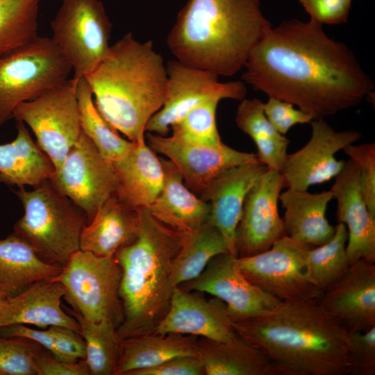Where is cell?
I'll list each match as a JSON object with an SVG mask.
<instances>
[{
  "label": "cell",
  "mask_w": 375,
  "mask_h": 375,
  "mask_svg": "<svg viewBox=\"0 0 375 375\" xmlns=\"http://www.w3.org/2000/svg\"><path fill=\"white\" fill-rule=\"evenodd\" d=\"M244 68L242 80L255 90L290 102L314 119L359 105L374 89L347 45L312 19L272 27Z\"/></svg>",
  "instance_id": "cell-1"
},
{
  "label": "cell",
  "mask_w": 375,
  "mask_h": 375,
  "mask_svg": "<svg viewBox=\"0 0 375 375\" xmlns=\"http://www.w3.org/2000/svg\"><path fill=\"white\" fill-rule=\"evenodd\" d=\"M233 325L268 358L276 375L348 374L349 332L319 301H280Z\"/></svg>",
  "instance_id": "cell-2"
},
{
  "label": "cell",
  "mask_w": 375,
  "mask_h": 375,
  "mask_svg": "<svg viewBox=\"0 0 375 375\" xmlns=\"http://www.w3.org/2000/svg\"><path fill=\"white\" fill-rule=\"evenodd\" d=\"M272 27L260 0H188L167 44L181 63L231 76L244 68L251 50Z\"/></svg>",
  "instance_id": "cell-3"
},
{
  "label": "cell",
  "mask_w": 375,
  "mask_h": 375,
  "mask_svg": "<svg viewBox=\"0 0 375 375\" xmlns=\"http://www.w3.org/2000/svg\"><path fill=\"white\" fill-rule=\"evenodd\" d=\"M84 78L106 120L128 140L145 141L147 124L162 107L167 84L166 65L152 41L126 33Z\"/></svg>",
  "instance_id": "cell-4"
},
{
  "label": "cell",
  "mask_w": 375,
  "mask_h": 375,
  "mask_svg": "<svg viewBox=\"0 0 375 375\" xmlns=\"http://www.w3.org/2000/svg\"><path fill=\"white\" fill-rule=\"evenodd\" d=\"M183 236L142 208L138 238L114 256L122 270L119 297L124 318L117 328L121 340L153 333L165 315L175 288L173 264Z\"/></svg>",
  "instance_id": "cell-5"
},
{
  "label": "cell",
  "mask_w": 375,
  "mask_h": 375,
  "mask_svg": "<svg viewBox=\"0 0 375 375\" xmlns=\"http://www.w3.org/2000/svg\"><path fill=\"white\" fill-rule=\"evenodd\" d=\"M13 192L24 208L13 233L44 262L63 267L81 249V235L88 223L86 215L50 178L30 191L20 187Z\"/></svg>",
  "instance_id": "cell-6"
},
{
  "label": "cell",
  "mask_w": 375,
  "mask_h": 375,
  "mask_svg": "<svg viewBox=\"0 0 375 375\" xmlns=\"http://www.w3.org/2000/svg\"><path fill=\"white\" fill-rule=\"evenodd\" d=\"M72 67L51 38L38 35L0 56V126L15 108L65 81Z\"/></svg>",
  "instance_id": "cell-7"
},
{
  "label": "cell",
  "mask_w": 375,
  "mask_h": 375,
  "mask_svg": "<svg viewBox=\"0 0 375 375\" xmlns=\"http://www.w3.org/2000/svg\"><path fill=\"white\" fill-rule=\"evenodd\" d=\"M122 270L115 257L79 250L53 279L62 283L63 298L83 318L111 320L117 326L124 315L119 297Z\"/></svg>",
  "instance_id": "cell-8"
},
{
  "label": "cell",
  "mask_w": 375,
  "mask_h": 375,
  "mask_svg": "<svg viewBox=\"0 0 375 375\" xmlns=\"http://www.w3.org/2000/svg\"><path fill=\"white\" fill-rule=\"evenodd\" d=\"M51 37L77 81L108 55L112 24L100 0H62L50 24Z\"/></svg>",
  "instance_id": "cell-9"
},
{
  "label": "cell",
  "mask_w": 375,
  "mask_h": 375,
  "mask_svg": "<svg viewBox=\"0 0 375 375\" xmlns=\"http://www.w3.org/2000/svg\"><path fill=\"white\" fill-rule=\"evenodd\" d=\"M12 118L30 127L36 144L57 170L81 133L76 81L67 79L21 103Z\"/></svg>",
  "instance_id": "cell-10"
},
{
  "label": "cell",
  "mask_w": 375,
  "mask_h": 375,
  "mask_svg": "<svg viewBox=\"0 0 375 375\" xmlns=\"http://www.w3.org/2000/svg\"><path fill=\"white\" fill-rule=\"evenodd\" d=\"M312 247L285 235L269 249L235 257L234 263L251 283L281 301H319L323 292L312 281L306 262Z\"/></svg>",
  "instance_id": "cell-11"
},
{
  "label": "cell",
  "mask_w": 375,
  "mask_h": 375,
  "mask_svg": "<svg viewBox=\"0 0 375 375\" xmlns=\"http://www.w3.org/2000/svg\"><path fill=\"white\" fill-rule=\"evenodd\" d=\"M50 179L85 213L88 222L101 204L117 193V178L112 163L100 153L82 131Z\"/></svg>",
  "instance_id": "cell-12"
},
{
  "label": "cell",
  "mask_w": 375,
  "mask_h": 375,
  "mask_svg": "<svg viewBox=\"0 0 375 375\" xmlns=\"http://www.w3.org/2000/svg\"><path fill=\"white\" fill-rule=\"evenodd\" d=\"M167 94L162 107L149 120L146 132L165 136L171 126L203 101L215 95L241 101L247 94L242 81L221 83L210 72L172 60L166 65Z\"/></svg>",
  "instance_id": "cell-13"
},
{
  "label": "cell",
  "mask_w": 375,
  "mask_h": 375,
  "mask_svg": "<svg viewBox=\"0 0 375 375\" xmlns=\"http://www.w3.org/2000/svg\"><path fill=\"white\" fill-rule=\"evenodd\" d=\"M310 124V140L298 151L288 153L280 171L287 188L308 190L311 185L334 178L346 162L338 160L335 153L362 138L358 131H335L324 119Z\"/></svg>",
  "instance_id": "cell-14"
},
{
  "label": "cell",
  "mask_w": 375,
  "mask_h": 375,
  "mask_svg": "<svg viewBox=\"0 0 375 375\" xmlns=\"http://www.w3.org/2000/svg\"><path fill=\"white\" fill-rule=\"evenodd\" d=\"M145 138L156 153L164 155L176 166L185 185L199 197L222 172L258 161L256 153L236 150L223 142L208 146L150 132H146Z\"/></svg>",
  "instance_id": "cell-15"
},
{
  "label": "cell",
  "mask_w": 375,
  "mask_h": 375,
  "mask_svg": "<svg viewBox=\"0 0 375 375\" xmlns=\"http://www.w3.org/2000/svg\"><path fill=\"white\" fill-rule=\"evenodd\" d=\"M284 188L280 172L267 168L251 188L236 229L238 257L266 251L285 235L283 220L278 206Z\"/></svg>",
  "instance_id": "cell-16"
},
{
  "label": "cell",
  "mask_w": 375,
  "mask_h": 375,
  "mask_svg": "<svg viewBox=\"0 0 375 375\" xmlns=\"http://www.w3.org/2000/svg\"><path fill=\"white\" fill-rule=\"evenodd\" d=\"M235 258L230 253L219 254L197 277L178 286L220 299L233 322L262 314L281 301L251 283L236 267Z\"/></svg>",
  "instance_id": "cell-17"
},
{
  "label": "cell",
  "mask_w": 375,
  "mask_h": 375,
  "mask_svg": "<svg viewBox=\"0 0 375 375\" xmlns=\"http://www.w3.org/2000/svg\"><path fill=\"white\" fill-rule=\"evenodd\" d=\"M320 306L349 333L375 326V265L359 260L323 292Z\"/></svg>",
  "instance_id": "cell-18"
},
{
  "label": "cell",
  "mask_w": 375,
  "mask_h": 375,
  "mask_svg": "<svg viewBox=\"0 0 375 375\" xmlns=\"http://www.w3.org/2000/svg\"><path fill=\"white\" fill-rule=\"evenodd\" d=\"M153 333H178L228 342L236 336L226 304L214 297L206 299L176 287L164 317Z\"/></svg>",
  "instance_id": "cell-19"
},
{
  "label": "cell",
  "mask_w": 375,
  "mask_h": 375,
  "mask_svg": "<svg viewBox=\"0 0 375 375\" xmlns=\"http://www.w3.org/2000/svg\"><path fill=\"white\" fill-rule=\"evenodd\" d=\"M331 188L337 201V219L347 227V253L350 264L375 262V217L369 211L360 188L359 169L350 159L334 178Z\"/></svg>",
  "instance_id": "cell-20"
},
{
  "label": "cell",
  "mask_w": 375,
  "mask_h": 375,
  "mask_svg": "<svg viewBox=\"0 0 375 375\" xmlns=\"http://www.w3.org/2000/svg\"><path fill=\"white\" fill-rule=\"evenodd\" d=\"M267 169L259 161L230 168L216 176L199 196L209 203V222L220 231L228 252L235 257L236 229L246 197Z\"/></svg>",
  "instance_id": "cell-21"
},
{
  "label": "cell",
  "mask_w": 375,
  "mask_h": 375,
  "mask_svg": "<svg viewBox=\"0 0 375 375\" xmlns=\"http://www.w3.org/2000/svg\"><path fill=\"white\" fill-rule=\"evenodd\" d=\"M62 283L53 278L35 282L21 294L5 300L0 310V327L16 324L46 329L60 326L79 333L77 320L61 306Z\"/></svg>",
  "instance_id": "cell-22"
},
{
  "label": "cell",
  "mask_w": 375,
  "mask_h": 375,
  "mask_svg": "<svg viewBox=\"0 0 375 375\" xmlns=\"http://www.w3.org/2000/svg\"><path fill=\"white\" fill-rule=\"evenodd\" d=\"M142 208H134L117 193L107 199L84 227L81 250L98 256L114 257L121 248L133 242L141 226Z\"/></svg>",
  "instance_id": "cell-23"
},
{
  "label": "cell",
  "mask_w": 375,
  "mask_h": 375,
  "mask_svg": "<svg viewBox=\"0 0 375 375\" xmlns=\"http://www.w3.org/2000/svg\"><path fill=\"white\" fill-rule=\"evenodd\" d=\"M164 184L156 199L146 208L157 220L183 233L202 226L210 219V206L185 185L176 166L160 157Z\"/></svg>",
  "instance_id": "cell-24"
},
{
  "label": "cell",
  "mask_w": 375,
  "mask_h": 375,
  "mask_svg": "<svg viewBox=\"0 0 375 375\" xmlns=\"http://www.w3.org/2000/svg\"><path fill=\"white\" fill-rule=\"evenodd\" d=\"M117 178V195L136 208H147L164 184L159 157L145 141L135 143L120 159L112 162Z\"/></svg>",
  "instance_id": "cell-25"
},
{
  "label": "cell",
  "mask_w": 375,
  "mask_h": 375,
  "mask_svg": "<svg viewBox=\"0 0 375 375\" xmlns=\"http://www.w3.org/2000/svg\"><path fill=\"white\" fill-rule=\"evenodd\" d=\"M331 199V190L310 193L288 188L281 192L279 201L285 209L283 217L285 235L312 247L327 242L335 231V226L326 217Z\"/></svg>",
  "instance_id": "cell-26"
},
{
  "label": "cell",
  "mask_w": 375,
  "mask_h": 375,
  "mask_svg": "<svg viewBox=\"0 0 375 375\" xmlns=\"http://www.w3.org/2000/svg\"><path fill=\"white\" fill-rule=\"evenodd\" d=\"M62 269L44 262L14 233L0 239V298L3 300L21 294L37 281L53 278Z\"/></svg>",
  "instance_id": "cell-27"
},
{
  "label": "cell",
  "mask_w": 375,
  "mask_h": 375,
  "mask_svg": "<svg viewBox=\"0 0 375 375\" xmlns=\"http://www.w3.org/2000/svg\"><path fill=\"white\" fill-rule=\"evenodd\" d=\"M197 338L151 333L121 340L116 375H128L176 357L198 356Z\"/></svg>",
  "instance_id": "cell-28"
},
{
  "label": "cell",
  "mask_w": 375,
  "mask_h": 375,
  "mask_svg": "<svg viewBox=\"0 0 375 375\" xmlns=\"http://www.w3.org/2000/svg\"><path fill=\"white\" fill-rule=\"evenodd\" d=\"M197 354L205 375H276L268 358L238 335L228 342L198 337Z\"/></svg>",
  "instance_id": "cell-29"
},
{
  "label": "cell",
  "mask_w": 375,
  "mask_h": 375,
  "mask_svg": "<svg viewBox=\"0 0 375 375\" xmlns=\"http://www.w3.org/2000/svg\"><path fill=\"white\" fill-rule=\"evenodd\" d=\"M17 131L14 140L0 144V183L33 188L51 178L55 169L23 122H17Z\"/></svg>",
  "instance_id": "cell-30"
},
{
  "label": "cell",
  "mask_w": 375,
  "mask_h": 375,
  "mask_svg": "<svg viewBox=\"0 0 375 375\" xmlns=\"http://www.w3.org/2000/svg\"><path fill=\"white\" fill-rule=\"evenodd\" d=\"M263 103L257 98L241 100L235 121L238 128L254 142L258 161L269 169L280 172L288 155L290 140L268 120Z\"/></svg>",
  "instance_id": "cell-31"
},
{
  "label": "cell",
  "mask_w": 375,
  "mask_h": 375,
  "mask_svg": "<svg viewBox=\"0 0 375 375\" xmlns=\"http://www.w3.org/2000/svg\"><path fill=\"white\" fill-rule=\"evenodd\" d=\"M224 253H229L225 240L209 221L197 230L184 233L173 264V286L195 278L214 257Z\"/></svg>",
  "instance_id": "cell-32"
},
{
  "label": "cell",
  "mask_w": 375,
  "mask_h": 375,
  "mask_svg": "<svg viewBox=\"0 0 375 375\" xmlns=\"http://www.w3.org/2000/svg\"><path fill=\"white\" fill-rule=\"evenodd\" d=\"M81 131L100 153L113 162L124 156L134 142L122 138L97 109L91 88L84 77L76 81Z\"/></svg>",
  "instance_id": "cell-33"
},
{
  "label": "cell",
  "mask_w": 375,
  "mask_h": 375,
  "mask_svg": "<svg viewBox=\"0 0 375 375\" xmlns=\"http://www.w3.org/2000/svg\"><path fill=\"white\" fill-rule=\"evenodd\" d=\"M67 311L79 324L90 375H116L121 339L115 324L109 319L89 321L72 309Z\"/></svg>",
  "instance_id": "cell-34"
},
{
  "label": "cell",
  "mask_w": 375,
  "mask_h": 375,
  "mask_svg": "<svg viewBox=\"0 0 375 375\" xmlns=\"http://www.w3.org/2000/svg\"><path fill=\"white\" fill-rule=\"evenodd\" d=\"M40 3V0H0V56L38 35Z\"/></svg>",
  "instance_id": "cell-35"
},
{
  "label": "cell",
  "mask_w": 375,
  "mask_h": 375,
  "mask_svg": "<svg viewBox=\"0 0 375 375\" xmlns=\"http://www.w3.org/2000/svg\"><path fill=\"white\" fill-rule=\"evenodd\" d=\"M347 239V227L338 223L333 236L327 242L312 247L307 252L309 276L322 292L338 281L351 265L346 249Z\"/></svg>",
  "instance_id": "cell-36"
},
{
  "label": "cell",
  "mask_w": 375,
  "mask_h": 375,
  "mask_svg": "<svg viewBox=\"0 0 375 375\" xmlns=\"http://www.w3.org/2000/svg\"><path fill=\"white\" fill-rule=\"evenodd\" d=\"M222 95H215L197 104L170 128L172 135L188 142L208 146L222 143L218 132L216 112Z\"/></svg>",
  "instance_id": "cell-37"
},
{
  "label": "cell",
  "mask_w": 375,
  "mask_h": 375,
  "mask_svg": "<svg viewBox=\"0 0 375 375\" xmlns=\"http://www.w3.org/2000/svg\"><path fill=\"white\" fill-rule=\"evenodd\" d=\"M42 348L29 340L0 335V375H38L36 356Z\"/></svg>",
  "instance_id": "cell-38"
},
{
  "label": "cell",
  "mask_w": 375,
  "mask_h": 375,
  "mask_svg": "<svg viewBox=\"0 0 375 375\" xmlns=\"http://www.w3.org/2000/svg\"><path fill=\"white\" fill-rule=\"evenodd\" d=\"M343 151L358 167L362 196L375 217V143L351 144Z\"/></svg>",
  "instance_id": "cell-39"
},
{
  "label": "cell",
  "mask_w": 375,
  "mask_h": 375,
  "mask_svg": "<svg viewBox=\"0 0 375 375\" xmlns=\"http://www.w3.org/2000/svg\"><path fill=\"white\" fill-rule=\"evenodd\" d=\"M348 374H375V326L365 331L349 333Z\"/></svg>",
  "instance_id": "cell-40"
},
{
  "label": "cell",
  "mask_w": 375,
  "mask_h": 375,
  "mask_svg": "<svg viewBox=\"0 0 375 375\" xmlns=\"http://www.w3.org/2000/svg\"><path fill=\"white\" fill-rule=\"evenodd\" d=\"M264 112L274 127L282 135L296 124H310L314 118L308 113L294 108L290 102L269 97L263 103Z\"/></svg>",
  "instance_id": "cell-41"
},
{
  "label": "cell",
  "mask_w": 375,
  "mask_h": 375,
  "mask_svg": "<svg viewBox=\"0 0 375 375\" xmlns=\"http://www.w3.org/2000/svg\"><path fill=\"white\" fill-rule=\"evenodd\" d=\"M310 19L336 25L348 20L352 0H299Z\"/></svg>",
  "instance_id": "cell-42"
},
{
  "label": "cell",
  "mask_w": 375,
  "mask_h": 375,
  "mask_svg": "<svg viewBox=\"0 0 375 375\" xmlns=\"http://www.w3.org/2000/svg\"><path fill=\"white\" fill-rule=\"evenodd\" d=\"M48 328L54 342V358L67 362H76L85 359V344L79 333L60 326H51Z\"/></svg>",
  "instance_id": "cell-43"
},
{
  "label": "cell",
  "mask_w": 375,
  "mask_h": 375,
  "mask_svg": "<svg viewBox=\"0 0 375 375\" xmlns=\"http://www.w3.org/2000/svg\"><path fill=\"white\" fill-rule=\"evenodd\" d=\"M128 375H205V372L199 356H181Z\"/></svg>",
  "instance_id": "cell-44"
},
{
  "label": "cell",
  "mask_w": 375,
  "mask_h": 375,
  "mask_svg": "<svg viewBox=\"0 0 375 375\" xmlns=\"http://www.w3.org/2000/svg\"><path fill=\"white\" fill-rule=\"evenodd\" d=\"M42 348L36 356L38 375H90L85 360L67 362L56 359L48 351Z\"/></svg>",
  "instance_id": "cell-45"
},
{
  "label": "cell",
  "mask_w": 375,
  "mask_h": 375,
  "mask_svg": "<svg viewBox=\"0 0 375 375\" xmlns=\"http://www.w3.org/2000/svg\"><path fill=\"white\" fill-rule=\"evenodd\" d=\"M0 335L6 338H20L31 340L48 351L54 357L56 350L53 337L49 328L37 330L26 324H16L0 327Z\"/></svg>",
  "instance_id": "cell-46"
},
{
  "label": "cell",
  "mask_w": 375,
  "mask_h": 375,
  "mask_svg": "<svg viewBox=\"0 0 375 375\" xmlns=\"http://www.w3.org/2000/svg\"><path fill=\"white\" fill-rule=\"evenodd\" d=\"M4 302H5V300L0 298V310H1V307L3 306Z\"/></svg>",
  "instance_id": "cell-47"
}]
</instances>
